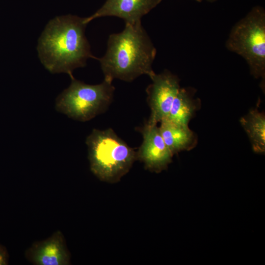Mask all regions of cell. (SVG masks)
Segmentation results:
<instances>
[{"instance_id":"1","label":"cell","mask_w":265,"mask_h":265,"mask_svg":"<svg viewBox=\"0 0 265 265\" xmlns=\"http://www.w3.org/2000/svg\"><path fill=\"white\" fill-rule=\"evenodd\" d=\"M84 18L68 14L57 16L47 24L38 40L40 60L50 73H66L86 65L88 59H97L91 52L85 35Z\"/></svg>"},{"instance_id":"2","label":"cell","mask_w":265,"mask_h":265,"mask_svg":"<svg viewBox=\"0 0 265 265\" xmlns=\"http://www.w3.org/2000/svg\"><path fill=\"white\" fill-rule=\"evenodd\" d=\"M157 50L141 22L125 24L120 32L109 35L104 55L98 58L104 79L131 82L156 73L152 65Z\"/></svg>"},{"instance_id":"3","label":"cell","mask_w":265,"mask_h":265,"mask_svg":"<svg viewBox=\"0 0 265 265\" xmlns=\"http://www.w3.org/2000/svg\"><path fill=\"white\" fill-rule=\"evenodd\" d=\"M85 143L91 170L101 181L118 182L137 160L136 152L111 128L94 129Z\"/></svg>"},{"instance_id":"4","label":"cell","mask_w":265,"mask_h":265,"mask_svg":"<svg viewBox=\"0 0 265 265\" xmlns=\"http://www.w3.org/2000/svg\"><path fill=\"white\" fill-rule=\"evenodd\" d=\"M225 46L241 56L248 65L251 75L265 84V11L261 6H254L232 28Z\"/></svg>"},{"instance_id":"5","label":"cell","mask_w":265,"mask_h":265,"mask_svg":"<svg viewBox=\"0 0 265 265\" xmlns=\"http://www.w3.org/2000/svg\"><path fill=\"white\" fill-rule=\"evenodd\" d=\"M71 82L56 98L55 109L68 117L89 121L105 112L113 101L115 87L112 80L104 79L97 84H88L71 78Z\"/></svg>"},{"instance_id":"6","label":"cell","mask_w":265,"mask_h":265,"mask_svg":"<svg viewBox=\"0 0 265 265\" xmlns=\"http://www.w3.org/2000/svg\"><path fill=\"white\" fill-rule=\"evenodd\" d=\"M147 87V102L151 110L148 124L158 125L166 118L180 88V79L168 70L155 73Z\"/></svg>"},{"instance_id":"7","label":"cell","mask_w":265,"mask_h":265,"mask_svg":"<svg viewBox=\"0 0 265 265\" xmlns=\"http://www.w3.org/2000/svg\"><path fill=\"white\" fill-rule=\"evenodd\" d=\"M143 141L136 152V159L142 162L147 170L159 173L166 169L172 162L173 154L165 144L157 125L147 122L138 129Z\"/></svg>"},{"instance_id":"8","label":"cell","mask_w":265,"mask_h":265,"mask_svg":"<svg viewBox=\"0 0 265 265\" xmlns=\"http://www.w3.org/2000/svg\"><path fill=\"white\" fill-rule=\"evenodd\" d=\"M162 0H106L102 6L84 23L101 17L113 16L124 20L125 24L141 22L142 18L159 4Z\"/></svg>"},{"instance_id":"9","label":"cell","mask_w":265,"mask_h":265,"mask_svg":"<svg viewBox=\"0 0 265 265\" xmlns=\"http://www.w3.org/2000/svg\"><path fill=\"white\" fill-rule=\"evenodd\" d=\"M159 127L162 138L173 155L192 149L197 143V136L187 125L163 118Z\"/></svg>"},{"instance_id":"10","label":"cell","mask_w":265,"mask_h":265,"mask_svg":"<svg viewBox=\"0 0 265 265\" xmlns=\"http://www.w3.org/2000/svg\"><path fill=\"white\" fill-rule=\"evenodd\" d=\"M196 92L193 87H181L166 118L176 123L188 125L201 107V100L195 98Z\"/></svg>"},{"instance_id":"11","label":"cell","mask_w":265,"mask_h":265,"mask_svg":"<svg viewBox=\"0 0 265 265\" xmlns=\"http://www.w3.org/2000/svg\"><path fill=\"white\" fill-rule=\"evenodd\" d=\"M239 122L247 133L253 151L258 154L265 152V115L258 107L252 108L241 117Z\"/></svg>"},{"instance_id":"12","label":"cell","mask_w":265,"mask_h":265,"mask_svg":"<svg viewBox=\"0 0 265 265\" xmlns=\"http://www.w3.org/2000/svg\"><path fill=\"white\" fill-rule=\"evenodd\" d=\"M35 260L41 265H60L67 263V255L61 243L51 239L41 245L36 250Z\"/></svg>"},{"instance_id":"13","label":"cell","mask_w":265,"mask_h":265,"mask_svg":"<svg viewBox=\"0 0 265 265\" xmlns=\"http://www.w3.org/2000/svg\"><path fill=\"white\" fill-rule=\"evenodd\" d=\"M5 262L4 261V257L3 255L0 253V265H5Z\"/></svg>"},{"instance_id":"14","label":"cell","mask_w":265,"mask_h":265,"mask_svg":"<svg viewBox=\"0 0 265 265\" xmlns=\"http://www.w3.org/2000/svg\"><path fill=\"white\" fill-rule=\"evenodd\" d=\"M193 0L200 2H202L204 0ZM205 0L208 2H213L217 1V0Z\"/></svg>"}]
</instances>
